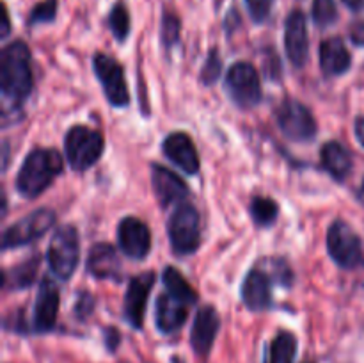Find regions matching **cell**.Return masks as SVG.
Instances as JSON below:
<instances>
[{"mask_svg":"<svg viewBox=\"0 0 364 363\" xmlns=\"http://www.w3.org/2000/svg\"><path fill=\"white\" fill-rule=\"evenodd\" d=\"M32 77L31 50L23 41H13L0 53V91L4 102L13 107L21 105L31 95Z\"/></svg>","mask_w":364,"mask_h":363,"instance_id":"1","label":"cell"},{"mask_svg":"<svg viewBox=\"0 0 364 363\" xmlns=\"http://www.w3.org/2000/svg\"><path fill=\"white\" fill-rule=\"evenodd\" d=\"M63 171V157L55 149H34L25 157L16 177V189L25 198H38Z\"/></svg>","mask_w":364,"mask_h":363,"instance_id":"2","label":"cell"},{"mask_svg":"<svg viewBox=\"0 0 364 363\" xmlns=\"http://www.w3.org/2000/svg\"><path fill=\"white\" fill-rule=\"evenodd\" d=\"M46 260H48L52 273L59 280H68V278L73 276L78 260H80V241H78L77 228L71 226V224L57 228L52 241H50Z\"/></svg>","mask_w":364,"mask_h":363,"instance_id":"3","label":"cell"},{"mask_svg":"<svg viewBox=\"0 0 364 363\" xmlns=\"http://www.w3.org/2000/svg\"><path fill=\"white\" fill-rule=\"evenodd\" d=\"M103 137L100 132L92 128L77 127L71 128L64 139V149H66V159L70 166L77 171L89 169L100 160L103 153Z\"/></svg>","mask_w":364,"mask_h":363,"instance_id":"4","label":"cell"},{"mask_svg":"<svg viewBox=\"0 0 364 363\" xmlns=\"http://www.w3.org/2000/svg\"><path fill=\"white\" fill-rule=\"evenodd\" d=\"M169 241L174 253L178 255H192L201 244V228H199V214L188 203H181L169 217L167 224Z\"/></svg>","mask_w":364,"mask_h":363,"instance_id":"5","label":"cell"},{"mask_svg":"<svg viewBox=\"0 0 364 363\" xmlns=\"http://www.w3.org/2000/svg\"><path fill=\"white\" fill-rule=\"evenodd\" d=\"M226 91L242 109H251L262 100V82L251 63H235L226 75Z\"/></svg>","mask_w":364,"mask_h":363,"instance_id":"6","label":"cell"},{"mask_svg":"<svg viewBox=\"0 0 364 363\" xmlns=\"http://www.w3.org/2000/svg\"><path fill=\"white\" fill-rule=\"evenodd\" d=\"M277 125L281 132L291 141H309L316 135V121L311 110L297 100H284L277 107Z\"/></svg>","mask_w":364,"mask_h":363,"instance_id":"7","label":"cell"},{"mask_svg":"<svg viewBox=\"0 0 364 363\" xmlns=\"http://www.w3.org/2000/svg\"><path fill=\"white\" fill-rule=\"evenodd\" d=\"M327 249L343 269H354L361 262V238L345 221H334L327 231Z\"/></svg>","mask_w":364,"mask_h":363,"instance_id":"8","label":"cell"},{"mask_svg":"<svg viewBox=\"0 0 364 363\" xmlns=\"http://www.w3.org/2000/svg\"><path fill=\"white\" fill-rule=\"evenodd\" d=\"M55 223V214L50 209H38L7 228L2 237V249L20 248L43 237Z\"/></svg>","mask_w":364,"mask_h":363,"instance_id":"9","label":"cell"},{"mask_svg":"<svg viewBox=\"0 0 364 363\" xmlns=\"http://www.w3.org/2000/svg\"><path fill=\"white\" fill-rule=\"evenodd\" d=\"M92 64H95L96 77L102 82L107 100L114 107H127L130 102V96H128V88L121 64L105 53H96Z\"/></svg>","mask_w":364,"mask_h":363,"instance_id":"10","label":"cell"},{"mask_svg":"<svg viewBox=\"0 0 364 363\" xmlns=\"http://www.w3.org/2000/svg\"><path fill=\"white\" fill-rule=\"evenodd\" d=\"M117 241L128 258L142 260L151 249V231L137 217H124L117 228Z\"/></svg>","mask_w":364,"mask_h":363,"instance_id":"11","label":"cell"},{"mask_svg":"<svg viewBox=\"0 0 364 363\" xmlns=\"http://www.w3.org/2000/svg\"><path fill=\"white\" fill-rule=\"evenodd\" d=\"M153 285H155V273L151 270L134 276L128 285L127 295H124V317L135 330H141L144 324L146 305H148Z\"/></svg>","mask_w":364,"mask_h":363,"instance_id":"12","label":"cell"},{"mask_svg":"<svg viewBox=\"0 0 364 363\" xmlns=\"http://www.w3.org/2000/svg\"><path fill=\"white\" fill-rule=\"evenodd\" d=\"M284 46L290 63L297 68L304 66L309 56V39L306 16L302 11L295 9L288 14L284 23Z\"/></svg>","mask_w":364,"mask_h":363,"instance_id":"13","label":"cell"},{"mask_svg":"<svg viewBox=\"0 0 364 363\" xmlns=\"http://www.w3.org/2000/svg\"><path fill=\"white\" fill-rule=\"evenodd\" d=\"M59 288L50 278H45L39 287L34 306V330L39 333L50 331L55 326L57 313H59Z\"/></svg>","mask_w":364,"mask_h":363,"instance_id":"14","label":"cell"},{"mask_svg":"<svg viewBox=\"0 0 364 363\" xmlns=\"http://www.w3.org/2000/svg\"><path fill=\"white\" fill-rule=\"evenodd\" d=\"M219 313H217V310L213 306H203L201 310H198V315H196L191 331V344L196 354H208L213 342H215L217 333H219Z\"/></svg>","mask_w":364,"mask_h":363,"instance_id":"15","label":"cell"},{"mask_svg":"<svg viewBox=\"0 0 364 363\" xmlns=\"http://www.w3.org/2000/svg\"><path fill=\"white\" fill-rule=\"evenodd\" d=\"M164 153L173 164L185 173L196 174L199 171V155L194 141L185 132H173L164 141Z\"/></svg>","mask_w":364,"mask_h":363,"instance_id":"16","label":"cell"},{"mask_svg":"<svg viewBox=\"0 0 364 363\" xmlns=\"http://www.w3.org/2000/svg\"><path fill=\"white\" fill-rule=\"evenodd\" d=\"M191 306V302H187L185 299L176 298L169 292H164L156 301V327L166 335L176 333L187 320Z\"/></svg>","mask_w":364,"mask_h":363,"instance_id":"17","label":"cell"},{"mask_svg":"<svg viewBox=\"0 0 364 363\" xmlns=\"http://www.w3.org/2000/svg\"><path fill=\"white\" fill-rule=\"evenodd\" d=\"M151 182L156 198L164 206L183 201L188 196V187L185 182L176 173L159 164L151 166Z\"/></svg>","mask_w":364,"mask_h":363,"instance_id":"18","label":"cell"},{"mask_svg":"<svg viewBox=\"0 0 364 363\" xmlns=\"http://www.w3.org/2000/svg\"><path fill=\"white\" fill-rule=\"evenodd\" d=\"M242 301L249 310L262 312L272 305V294H270V278L262 269H252L245 276L242 285Z\"/></svg>","mask_w":364,"mask_h":363,"instance_id":"19","label":"cell"},{"mask_svg":"<svg viewBox=\"0 0 364 363\" xmlns=\"http://www.w3.org/2000/svg\"><path fill=\"white\" fill-rule=\"evenodd\" d=\"M89 273L100 280H119L121 263L116 249L110 244H95L87 256Z\"/></svg>","mask_w":364,"mask_h":363,"instance_id":"20","label":"cell"},{"mask_svg":"<svg viewBox=\"0 0 364 363\" xmlns=\"http://www.w3.org/2000/svg\"><path fill=\"white\" fill-rule=\"evenodd\" d=\"M352 57L340 38H331L320 45V66L327 77H338L348 71Z\"/></svg>","mask_w":364,"mask_h":363,"instance_id":"21","label":"cell"},{"mask_svg":"<svg viewBox=\"0 0 364 363\" xmlns=\"http://www.w3.org/2000/svg\"><path fill=\"white\" fill-rule=\"evenodd\" d=\"M322 166L326 167L331 177L343 182L352 171V157L345 146L336 141H331L322 148Z\"/></svg>","mask_w":364,"mask_h":363,"instance_id":"22","label":"cell"},{"mask_svg":"<svg viewBox=\"0 0 364 363\" xmlns=\"http://www.w3.org/2000/svg\"><path fill=\"white\" fill-rule=\"evenodd\" d=\"M162 281L164 287H166V292H169V294L176 295V298L180 299H185V301L191 302V305H196L198 294H196V290L191 287V283L185 280L183 274H181L180 270L174 269V267H166V270H164L162 274Z\"/></svg>","mask_w":364,"mask_h":363,"instance_id":"23","label":"cell"},{"mask_svg":"<svg viewBox=\"0 0 364 363\" xmlns=\"http://www.w3.org/2000/svg\"><path fill=\"white\" fill-rule=\"evenodd\" d=\"M295 352H297V338L288 331H283L270 344L269 363H294Z\"/></svg>","mask_w":364,"mask_h":363,"instance_id":"24","label":"cell"},{"mask_svg":"<svg viewBox=\"0 0 364 363\" xmlns=\"http://www.w3.org/2000/svg\"><path fill=\"white\" fill-rule=\"evenodd\" d=\"M251 216L258 226H270L279 216V206L274 199L256 196L251 201Z\"/></svg>","mask_w":364,"mask_h":363,"instance_id":"25","label":"cell"},{"mask_svg":"<svg viewBox=\"0 0 364 363\" xmlns=\"http://www.w3.org/2000/svg\"><path fill=\"white\" fill-rule=\"evenodd\" d=\"M311 16L318 27H329L338 20V7L334 0H313Z\"/></svg>","mask_w":364,"mask_h":363,"instance_id":"26","label":"cell"},{"mask_svg":"<svg viewBox=\"0 0 364 363\" xmlns=\"http://www.w3.org/2000/svg\"><path fill=\"white\" fill-rule=\"evenodd\" d=\"M109 25L117 41H124L127 36L130 34V14H128L127 7L123 4H117V6L112 7L109 16Z\"/></svg>","mask_w":364,"mask_h":363,"instance_id":"27","label":"cell"},{"mask_svg":"<svg viewBox=\"0 0 364 363\" xmlns=\"http://www.w3.org/2000/svg\"><path fill=\"white\" fill-rule=\"evenodd\" d=\"M38 265H39V258H31L28 262L14 267V269L11 270L9 280H7L11 283V287L13 288L28 287V285L34 281L36 274H38Z\"/></svg>","mask_w":364,"mask_h":363,"instance_id":"28","label":"cell"},{"mask_svg":"<svg viewBox=\"0 0 364 363\" xmlns=\"http://www.w3.org/2000/svg\"><path fill=\"white\" fill-rule=\"evenodd\" d=\"M57 14V0H43L38 6H34V9L28 14V25L36 23H48V21L55 20Z\"/></svg>","mask_w":364,"mask_h":363,"instance_id":"29","label":"cell"},{"mask_svg":"<svg viewBox=\"0 0 364 363\" xmlns=\"http://www.w3.org/2000/svg\"><path fill=\"white\" fill-rule=\"evenodd\" d=\"M180 36V20L174 14L166 13L162 20V39L167 46L174 45Z\"/></svg>","mask_w":364,"mask_h":363,"instance_id":"30","label":"cell"},{"mask_svg":"<svg viewBox=\"0 0 364 363\" xmlns=\"http://www.w3.org/2000/svg\"><path fill=\"white\" fill-rule=\"evenodd\" d=\"M220 68H223V64H220V59L219 56H217V52H210L208 60H206L205 68H203L201 71V80L205 82L206 85L213 84V82L219 78Z\"/></svg>","mask_w":364,"mask_h":363,"instance_id":"31","label":"cell"},{"mask_svg":"<svg viewBox=\"0 0 364 363\" xmlns=\"http://www.w3.org/2000/svg\"><path fill=\"white\" fill-rule=\"evenodd\" d=\"M245 4H247L249 14H251L252 20L262 23L269 18L274 0H245Z\"/></svg>","mask_w":364,"mask_h":363,"instance_id":"32","label":"cell"},{"mask_svg":"<svg viewBox=\"0 0 364 363\" xmlns=\"http://www.w3.org/2000/svg\"><path fill=\"white\" fill-rule=\"evenodd\" d=\"M350 38L358 46H364V21H359L352 27Z\"/></svg>","mask_w":364,"mask_h":363,"instance_id":"33","label":"cell"},{"mask_svg":"<svg viewBox=\"0 0 364 363\" xmlns=\"http://www.w3.org/2000/svg\"><path fill=\"white\" fill-rule=\"evenodd\" d=\"M105 342H107V347H109V351H116L117 344H119V333H117V330L109 327V330L105 331Z\"/></svg>","mask_w":364,"mask_h":363,"instance_id":"34","label":"cell"},{"mask_svg":"<svg viewBox=\"0 0 364 363\" xmlns=\"http://www.w3.org/2000/svg\"><path fill=\"white\" fill-rule=\"evenodd\" d=\"M354 130L355 135H358V141L361 142V146L364 148V116H359L358 120H355Z\"/></svg>","mask_w":364,"mask_h":363,"instance_id":"35","label":"cell"},{"mask_svg":"<svg viewBox=\"0 0 364 363\" xmlns=\"http://www.w3.org/2000/svg\"><path fill=\"white\" fill-rule=\"evenodd\" d=\"M343 4L352 11H359L364 6V0H343Z\"/></svg>","mask_w":364,"mask_h":363,"instance_id":"36","label":"cell"},{"mask_svg":"<svg viewBox=\"0 0 364 363\" xmlns=\"http://www.w3.org/2000/svg\"><path fill=\"white\" fill-rule=\"evenodd\" d=\"M9 34V14H7V9L4 7V28H2V38Z\"/></svg>","mask_w":364,"mask_h":363,"instance_id":"37","label":"cell"},{"mask_svg":"<svg viewBox=\"0 0 364 363\" xmlns=\"http://www.w3.org/2000/svg\"><path fill=\"white\" fill-rule=\"evenodd\" d=\"M359 198H361L363 201H364V182H363V187H361V191H359Z\"/></svg>","mask_w":364,"mask_h":363,"instance_id":"38","label":"cell"}]
</instances>
